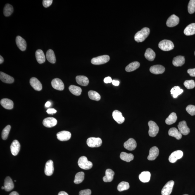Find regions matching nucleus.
<instances>
[{"instance_id": "nucleus-45", "label": "nucleus", "mask_w": 195, "mask_h": 195, "mask_svg": "<svg viewBox=\"0 0 195 195\" xmlns=\"http://www.w3.org/2000/svg\"><path fill=\"white\" fill-rule=\"evenodd\" d=\"M184 84L185 87L188 89H192L195 87V82L193 80H186Z\"/></svg>"}, {"instance_id": "nucleus-42", "label": "nucleus", "mask_w": 195, "mask_h": 195, "mask_svg": "<svg viewBox=\"0 0 195 195\" xmlns=\"http://www.w3.org/2000/svg\"><path fill=\"white\" fill-rule=\"evenodd\" d=\"M130 187L128 182H122L119 184L117 187V189L119 191H124L127 190Z\"/></svg>"}, {"instance_id": "nucleus-48", "label": "nucleus", "mask_w": 195, "mask_h": 195, "mask_svg": "<svg viewBox=\"0 0 195 195\" xmlns=\"http://www.w3.org/2000/svg\"><path fill=\"white\" fill-rule=\"evenodd\" d=\"M91 191L90 189H87L81 191L79 192V195H91Z\"/></svg>"}, {"instance_id": "nucleus-53", "label": "nucleus", "mask_w": 195, "mask_h": 195, "mask_svg": "<svg viewBox=\"0 0 195 195\" xmlns=\"http://www.w3.org/2000/svg\"><path fill=\"white\" fill-rule=\"evenodd\" d=\"M58 195H69L68 193L64 191H61L58 193Z\"/></svg>"}, {"instance_id": "nucleus-19", "label": "nucleus", "mask_w": 195, "mask_h": 195, "mask_svg": "<svg viewBox=\"0 0 195 195\" xmlns=\"http://www.w3.org/2000/svg\"><path fill=\"white\" fill-rule=\"evenodd\" d=\"M165 67L160 65H153L150 68V72L151 73L155 75L163 73L165 72Z\"/></svg>"}, {"instance_id": "nucleus-58", "label": "nucleus", "mask_w": 195, "mask_h": 195, "mask_svg": "<svg viewBox=\"0 0 195 195\" xmlns=\"http://www.w3.org/2000/svg\"><path fill=\"white\" fill-rule=\"evenodd\" d=\"M189 195L185 194H184V195Z\"/></svg>"}, {"instance_id": "nucleus-40", "label": "nucleus", "mask_w": 195, "mask_h": 195, "mask_svg": "<svg viewBox=\"0 0 195 195\" xmlns=\"http://www.w3.org/2000/svg\"><path fill=\"white\" fill-rule=\"evenodd\" d=\"M85 174L84 172H80L77 173L75 176L74 182L75 184H79L84 180Z\"/></svg>"}, {"instance_id": "nucleus-46", "label": "nucleus", "mask_w": 195, "mask_h": 195, "mask_svg": "<svg viewBox=\"0 0 195 195\" xmlns=\"http://www.w3.org/2000/svg\"><path fill=\"white\" fill-rule=\"evenodd\" d=\"M186 111L191 116L195 115V106L192 105H189L186 107Z\"/></svg>"}, {"instance_id": "nucleus-36", "label": "nucleus", "mask_w": 195, "mask_h": 195, "mask_svg": "<svg viewBox=\"0 0 195 195\" xmlns=\"http://www.w3.org/2000/svg\"><path fill=\"white\" fill-rule=\"evenodd\" d=\"M183 92V90L178 86H176L172 88L171 90V94L174 98H177L178 96L182 94Z\"/></svg>"}, {"instance_id": "nucleus-4", "label": "nucleus", "mask_w": 195, "mask_h": 195, "mask_svg": "<svg viewBox=\"0 0 195 195\" xmlns=\"http://www.w3.org/2000/svg\"><path fill=\"white\" fill-rule=\"evenodd\" d=\"M110 59V56L108 55H104L93 58L91 60V63L94 65L104 64L109 61Z\"/></svg>"}, {"instance_id": "nucleus-26", "label": "nucleus", "mask_w": 195, "mask_h": 195, "mask_svg": "<svg viewBox=\"0 0 195 195\" xmlns=\"http://www.w3.org/2000/svg\"><path fill=\"white\" fill-rule=\"evenodd\" d=\"M185 62L184 57L182 56H178L173 59L172 64L175 67L182 66Z\"/></svg>"}, {"instance_id": "nucleus-12", "label": "nucleus", "mask_w": 195, "mask_h": 195, "mask_svg": "<svg viewBox=\"0 0 195 195\" xmlns=\"http://www.w3.org/2000/svg\"><path fill=\"white\" fill-rule=\"evenodd\" d=\"M179 18L175 15H172L167 20L166 25L169 27H173L178 24Z\"/></svg>"}, {"instance_id": "nucleus-6", "label": "nucleus", "mask_w": 195, "mask_h": 195, "mask_svg": "<svg viewBox=\"0 0 195 195\" xmlns=\"http://www.w3.org/2000/svg\"><path fill=\"white\" fill-rule=\"evenodd\" d=\"M149 129V134L150 137H155L158 133L159 131V128L157 124L154 122L152 121H150L148 122Z\"/></svg>"}, {"instance_id": "nucleus-37", "label": "nucleus", "mask_w": 195, "mask_h": 195, "mask_svg": "<svg viewBox=\"0 0 195 195\" xmlns=\"http://www.w3.org/2000/svg\"><path fill=\"white\" fill-rule=\"evenodd\" d=\"M69 89L72 94L76 96H80L82 92V89L81 87L75 85L70 86Z\"/></svg>"}, {"instance_id": "nucleus-23", "label": "nucleus", "mask_w": 195, "mask_h": 195, "mask_svg": "<svg viewBox=\"0 0 195 195\" xmlns=\"http://www.w3.org/2000/svg\"><path fill=\"white\" fill-rule=\"evenodd\" d=\"M1 104L3 108L7 110H11L13 108V103L12 100L4 98L1 101Z\"/></svg>"}, {"instance_id": "nucleus-24", "label": "nucleus", "mask_w": 195, "mask_h": 195, "mask_svg": "<svg viewBox=\"0 0 195 195\" xmlns=\"http://www.w3.org/2000/svg\"><path fill=\"white\" fill-rule=\"evenodd\" d=\"M4 190L6 191H10L13 189L14 184L11 177L7 176L6 178L4 180Z\"/></svg>"}, {"instance_id": "nucleus-55", "label": "nucleus", "mask_w": 195, "mask_h": 195, "mask_svg": "<svg viewBox=\"0 0 195 195\" xmlns=\"http://www.w3.org/2000/svg\"><path fill=\"white\" fill-rule=\"evenodd\" d=\"M9 195H19V193L16 192V191H14L11 192Z\"/></svg>"}, {"instance_id": "nucleus-32", "label": "nucleus", "mask_w": 195, "mask_h": 195, "mask_svg": "<svg viewBox=\"0 0 195 195\" xmlns=\"http://www.w3.org/2000/svg\"><path fill=\"white\" fill-rule=\"evenodd\" d=\"M46 58L48 61L52 64L56 63V59L54 52L52 50L49 49L46 53Z\"/></svg>"}, {"instance_id": "nucleus-13", "label": "nucleus", "mask_w": 195, "mask_h": 195, "mask_svg": "<svg viewBox=\"0 0 195 195\" xmlns=\"http://www.w3.org/2000/svg\"><path fill=\"white\" fill-rule=\"evenodd\" d=\"M54 171V167L53 160H50L47 162L44 168V173L46 176H51Z\"/></svg>"}, {"instance_id": "nucleus-33", "label": "nucleus", "mask_w": 195, "mask_h": 195, "mask_svg": "<svg viewBox=\"0 0 195 195\" xmlns=\"http://www.w3.org/2000/svg\"><path fill=\"white\" fill-rule=\"evenodd\" d=\"M155 56L156 54L155 52L151 48H148L146 50L145 56L147 59L150 61H153L155 59Z\"/></svg>"}, {"instance_id": "nucleus-44", "label": "nucleus", "mask_w": 195, "mask_h": 195, "mask_svg": "<svg viewBox=\"0 0 195 195\" xmlns=\"http://www.w3.org/2000/svg\"><path fill=\"white\" fill-rule=\"evenodd\" d=\"M188 11L190 14H193L195 12V0L190 1L188 5Z\"/></svg>"}, {"instance_id": "nucleus-8", "label": "nucleus", "mask_w": 195, "mask_h": 195, "mask_svg": "<svg viewBox=\"0 0 195 195\" xmlns=\"http://www.w3.org/2000/svg\"><path fill=\"white\" fill-rule=\"evenodd\" d=\"M57 138L58 140L61 141L69 140L71 137V134L67 131H62L58 132L56 134Z\"/></svg>"}, {"instance_id": "nucleus-15", "label": "nucleus", "mask_w": 195, "mask_h": 195, "mask_svg": "<svg viewBox=\"0 0 195 195\" xmlns=\"http://www.w3.org/2000/svg\"><path fill=\"white\" fill-rule=\"evenodd\" d=\"M124 146L126 149L128 151H132L135 149L137 147V143L135 140L130 138L124 143Z\"/></svg>"}, {"instance_id": "nucleus-51", "label": "nucleus", "mask_w": 195, "mask_h": 195, "mask_svg": "<svg viewBox=\"0 0 195 195\" xmlns=\"http://www.w3.org/2000/svg\"><path fill=\"white\" fill-rule=\"evenodd\" d=\"M112 81L113 80H112L111 78L110 77H106L104 80V82L106 84L110 83L112 82Z\"/></svg>"}, {"instance_id": "nucleus-31", "label": "nucleus", "mask_w": 195, "mask_h": 195, "mask_svg": "<svg viewBox=\"0 0 195 195\" xmlns=\"http://www.w3.org/2000/svg\"><path fill=\"white\" fill-rule=\"evenodd\" d=\"M184 33L186 36H189L195 34V23H192L186 27L184 30Z\"/></svg>"}, {"instance_id": "nucleus-30", "label": "nucleus", "mask_w": 195, "mask_h": 195, "mask_svg": "<svg viewBox=\"0 0 195 195\" xmlns=\"http://www.w3.org/2000/svg\"><path fill=\"white\" fill-rule=\"evenodd\" d=\"M151 177V174L149 171L143 172L139 176V180L144 183L149 182Z\"/></svg>"}, {"instance_id": "nucleus-28", "label": "nucleus", "mask_w": 195, "mask_h": 195, "mask_svg": "<svg viewBox=\"0 0 195 195\" xmlns=\"http://www.w3.org/2000/svg\"><path fill=\"white\" fill-rule=\"evenodd\" d=\"M76 81L78 84L83 86H87L89 83V80L84 76H78L76 77Z\"/></svg>"}, {"instance_id": "nucleus-7", "label": "nucleus", "mask_w": 195, "mask_h": 195, "mask_svg": "<svg viewBox=\"0 0 195 195\" xmlns=\"http://www.w3.org/2000/svg\"><path fill=\"white\" fill-rule=\"evenodd\" d=\"M174 184V181L172 180L167 182L162 189V195H170L172 192Z\"/></svg>"}, {"instance_id": "nucleus-14", "label": "nucleus", "mask_w": 195, "mask_h": 195, "mask_svg": "<svg viewBox=\"0 0 195 195\" xmlns=\"http://www.w3.org/2000/svg\"><path fill=\"white\" fill-rule=\"evenodd\" d=\"M20 149V143L17 140H15L12 142L10 149L12 154L13 156H16L18 154Z\"/></svg>"}, {"instance_id": "nucleus-2", "label": "nucleus", "mask_w": 195, "mask_h": 195, "mask_svg": "<svg viewBox=\"0 0 195 195\" xmlns=\"http://www.w3.org/2000/svg\"><path fill=\"white\" fill-rule=\"evenodd\" d=\"M78 165L80 168L85 170H90L93 167L92 162L88 160L87 157L85 156H81L79 158Z\"/></svg>"}, {"instance_id": "nucleus-22", "label": "nucleus", "mask_w": 195, "mask_h": 195, "mask_svg": "<svg viewBox=\"0 0 195 195\" xmlns=\"http://www.w3.org/2000/svg\"><path fill=\"white\" fill-rule=\"evenodd\" d=\"M0 79L2 82L6 83L12 84L14 82L13 77L2 72H0Z\"/></svg>"}, {"instance_id": "nucleus-59", "label": "nucleus", "mask_w": 195, "mask_h": 195, "mask_svg": "<svg viewBox=\"0 0 195 195\" xmlns=\"http://www.w3.org/2000/svg\"><path fill=\"white\" fill-rule=\"evenodd\" d=\"M194 55H195V52H194Z\"/></svg>"}, {"instance_id": "nucleus-5", "label": "nucleus", "mask_w": 195, "mask_h": 195, "mask_svg": "<svg viewBox=\"0 0 195 195\" xmlns=\"http://www.w3.org/2000/svg\"><path fill=\"white\" fill-rule=\"evenodd\" d=\"M87 144L89 147L98 148L101 146L102 141L100 138L90 137L87 140Z\"/></svg>"}, {"instance_id": "nucleus-41", "label": "nucleus", "mask_w": 195, "mask_h": 195, "mask_svg": "<svg viewBox=\"0 0 195 195\" xmlns=\"http://www.w3.org/2000/svg\"><path fill=\"white\" fill-rule=\"evenodd\" d=\"M88 96L91 99L96 101H99L101 99V97L100 94L96 91H89L88 92Z\"/></svg>"}, {"instance_id": "nucleus-54", "label": "nucleus", "mask_w": 195, "mask_h": 195, "mask_svg": "<svg viewBox=\"0 0 195 195\" xmlns=\"http://www.w3.org/2000/svg\"><path fill=\"white\" fill-rule=\"evenodd\" d=\"M51 105V103L50 102L48 101L46 103L45 105V106L46 108H49Z\"/></svg>"}, {"instance_id": "nucleus-47", "label": "nucleus", "mask_w": 195, "mask_h": 195, "mask_svg": "<svg viewBox=\"0 0 195 195\" xmlns=\"http://www.w3.org/2000/svg\"><path fill=\"white\" fill-rule=\"evenodd\" d=\"M53 2V0H44L43 5L44 7L47 8L51 6Z\"/></svg>"}, {"instance_id": "nucleus-16", "label": "nucleus", "mask_w": 195, "mask_h": 195, "mask_svg": "<svg viewBox=\"0 0 195 195\" xmlns=\"http://www.w3.org/2000/svg\"><path fill=\"white\" fill-rule=\"evenodd\" d=\"M30 84L35 90L40 91L42 89V86L40 81L36 77H32L30 79Z\"/></svg>"}, {"instance_id": "nucleus-17", "label": "nucleus", "mask_w": 195, "mask_h": 195, "mask_svg": "<svg viewBox=\"0 0 195 195\" xmlns=\"http://www.w3.org/2000/svg\"><path fill=\"white\" fill-rule=\"evenodd\" d=\"M57 124V120L53 117L47 118L44 120L43 124L44 126L47 128H51L55 126Z\"/></svg>"}, {"instance_id": "nucleus-52", "label": "nucleus", "mask_w": 195, "mask_h": 195, "mask_svg": "<svg viewBox=\"0 0 195 195\" xmlns=\"http://www.w3.org/2000/svg\"><path fill=\"white\" fill-rule=\"evenodd\" d=\"M112 82L113 85L115 86H118L120 84V82L118 80H113Z\"/></svg>"}, {"instance_id": "nucleus-27", "label": "nucleus", "mask_w": 195, "mask_h": 195, "mask_svg": "<svg viewBox=\"0 0 195 195\" xmlns=\"http://www.w3.org/2000/svg\"><path fill=\"white\" fill-rule=\"evenodd\" d=\"M36 60L39 64L44 63L46 61L45 56L42 50L39 49L36 51Z\"/></svg>"}, {"instance_id": "nucleus-11", "label": "nucleus", "mask_w": 195, "mask_h": 195, "mask_svg": "<svg viewBox=\"0 0 195 195\" xmlns=\"http://www.w3.org/2000/svg\"><path fill=\"white\" fill-rule=\"evenodd\" d=\"M183 155V153L182 151H174L169 156V161L171 163H175L177 160L182 158Z\"/></svg>"}, {"instance_id": "nucleus-56", "label": "nucleus", "mask_w": 195, "mask_h": 195, "mask_svg": "<svg viewBox=\"0 0 195 195\" xmlns=\"http://www.w3.org/2000/svg\"><path fill=\"white\" fill-rule=\"evenodd\" d=\"M3 62H4V59L1 56H0V64H2Z\"/></svg>"}, {"instance_id": "nucleus-34", "label": "nucleus", "mask_w": 195, "mask_h": 195, "mask_svg": "<svg viewBox=\"0 0 195 195\" xmlns=\"http://www.w3.org/2000/svg\"><path fill=\"white\" fill-rule=\"evenodd\" d=\"M140 63L138 62H134L129 64L125 68V70L127 72L134 71L139 68Z\"/></svg>"}, {"instance_id": "nucleus-20", "label": "nucleus", "mask_w": 195, "mask_h": 195, "mask_svg": "<svg viewBox=\"0 0 195 195\" xmlns=\"http://www.w3.org/2000/svg\"><path fill=\"white\" fill-rule=\"evenodd\" d=\"M113 116L114 119L119 124L123 123L125 121V118L122 116L121 112L118 110H115L113 111Z\"/></svg>"}, {"instance_id": "nucleus-39", "label": "nucleus", "mask_w": 195, "mask_h": 195, "mask_svg": "<svg viewBox=\"0 0 195 195\" xmlns=\"http://www.w3.org/2000/svg\"><path fill=\"white\" fill-rule=\"evenodd\" d=\"M13 11V8L11 4H7L3 9V14L5 16L8 17L11 15Z\"/></svg>"}, {"instance_id": "nucleus-10", "label": "nucleus", "mask_w": 195, "mask_h": 195, "mask_svg": "<svg viewBox=\"0 0 195 195\" xmlns=\"http://www.w3.org/2000/svg\"><path fill=\"white\" fill-rule=\"evenodd\" d=\"M51 85L53 88L57 90L62 91L65 88L64 84L63 82L58 78H56L52 81Z\"/></svg>"}, {"instance_id": "nucleus-57", "label": "nucleus", "mask_w": 195, "mask_h": 195, "mask_svg": "<svg viewBox=\"0 0 195 195\" xmlns=\"http://www.w3.org/2000/svg\"><path fill=\"white\" fill-rule=\"evenodd\" d=\"M1 189H4V186H2V187H1Z\"/></svg>"}, {"instance_id": "nucleus-9", "label": "nucleus", "mask_w": 195, "mask_h": 195, "mask_svg": "<svg viewBox=\"0 0 195 195\" xmlns=\"http://www.w3.org/2000/svg\"><path fill=\"white\" fill-rule=\"evenodd\" d=\"M178 128L179 132L183 135H187L190 132V129L188 127L185 121H183L179 122L178 125Z\"/></svg>"}, {"instance_id": "nucleus-18", "label": "nucleus", "mask_w": 195, "mask_h": 195, "mask_svg": "<svg viewBox=\"0 0 195 195\" xmlns=\"http://www.w3.org/2000/svg\"><path fill=\"white\" fill-rule=\"evenodd\" d=\"M16 42L17 46L21 50H25L27 48V43L24 39L20 36H18L16 39Z\"/></svg>"}, {"instance_id": "nucleus-1", "label": "nucleus", "mask_w": 195, "mask_h": 195, "mask_svg": "<svg viewBox=\"0 0 195 195\" xmlns=\"http://www.w3.org/2000/svg\"><path fill=\"white\" fill-rule=\"evenodd\" d=\"M150 33V29L148 27H144L136 34L134 36V39L138 42H142L145 40Z\"/></svg>"}, {"instance_id": "nucleus-29", "label": "nucleus", "mask_w": 195, "mask_h": 195, "mask_svg": "<svg viewBox=\"0 0 195 195\" xmlns=\"http://www.w3.org/2000/svg\"><path fill=\"white\" fill-rule=\"evenodd\" d=\"M169 135L176 138L177 139H180L182 138V134L175 128H172L168 131Z\"/></svg>"}, {"instance_id": "nucleus-38", "label": "nucleus", "mask_w": 195, "mask_h": 195, "mask_svg": "<svg viewBox=\"0 0 195 195\" xmlns=\"http://www.w3.org/2000/svg\"><path fill=\"white\" fill-rule=\"evenodd\" d=\"M177 119L176 114L175 113H171L168 118L166 119L165 122L167 125H171L172 124L175 123Z\"/></svg>"}, {"instance_id": "nucleus-3", "label": "nucleus", "mask_w": 195, "mask_h": 195, "mask_svg": "<svg viewBox=\"0 0 195 195\" xmlns=\"http://www.w3.org/2000/svg\"><path fill=\"white\" fill-rule=\"evenodd\" d=\"M159 47L162 50L169 51L173 49L174 45L171 41L167 39L162 40L159 43Z\"/></svg>"}, {"instance_id": "nucleus-43", "label": "nucleus", "mask_w": 195, "mask_h": 195, "mask_svg": "<svg viewBox=\"0 0 195 195\" xmlns=\"http://www.w3.org/2000/svg\"><path fill=\"white\" fill-rule=\"evenodd\" d=\"M11 128V126L8 125L3 129L1 133V137L3 140H6L7 139Z\"/></svg>"}, {"instance_id": "nucleus-49", "label": "nucleus", "mask_w": 195, "mask_h": 195, "mask_svg": "<svg viewBox=\"0 0 195 195\" xmlns=\"http://www.w3.org/2000/svg\"><path fill=\"white\" fill-rule=\"evenodd\" d=\"M187 72L191 77H195V68L190 69L187 70Z\"/></svg>"}, {"instance_id": "nucleus-35", "label": "nucleus", "mask_w": 195, "mask_h": 195, "mask_svg": "<svg viewBox=\"0 0 195 195\" xmlns=\"http://www.w3.org/2000/svg\"><path fill=\"white\" fill-rule=\"evenodd\" d=\"M134 155L132 153H126L122 152L121 153L120 158L121 159L125 162H129L133 160L134 159Z\"/></svg>"}, {"instance_id": "nucleus-21", "label": "nucleus", "mask_w": 195, "mask_h": 195, "mask_svg": "<svg viewBox=\"0 0 195 195\" xmlns=\"http://www.w3.org/2000/svg\"><path fill=\"white\" fill-rule=\"evenodd\" d=\"M159 154V150L156 146H153L150 150L149 153L148 159L149 160H153L156 159Z\"/></svg>"}, {"instance_id": "nucleus-50", "label": "nucleus", "mask_w": 195, "mask_h": 195, "mask_svg": "<svg viewBox=\"0 0 195 195\" xmlns=\"http://www.w3.org/2000/svg\"><path fill=\"white\" fill-rule=\"evenodd\" d=\"M56 110L54 108H49L47 110V113L49 114H53L56 113Z\"/></svg>"}, {"instance_id": "nucleus-25", "label": "nucleus", "mask_w": 195, "mask_h": 195, "mask_svg": "<svg viewBox=\"0 0 195 195\" xmlns=\"http://www.w3.org/2000/svg\"><path fill=\"white\" fill-rule=\"evenodd\" d=\"M106 175L103 177V179L105 182H111L113 180L115 172L111 169H108L106 171Z\"/></svg>"}]
</instances>
